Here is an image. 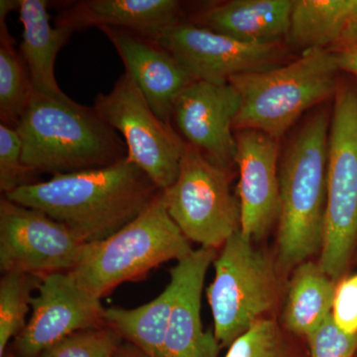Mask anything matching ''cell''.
I'll list each match as a JSON object with an SVG mask.
<instances>
[{
	"label": "cell",
	"instance_id": "cell-13",
	"mask_svg": "<svg viewBox=\"0 0 357 357\" xmlns=\"http://www.w3.org/2000/svg\"><path fill=\"white\" fill-rule=\"evenodd\" d=\"M239 107L241 98L229 82L194 81L176 98L172 121L187 144L230 170L236 164L234 123Z\"/></svg>",
	"mask_w": 357,
	"mask_h": 357
},
{
	"label": "cell",
	"instance_id": "cell-27",
	"mask_svg": "<svg viewBox=\"0 0 357 357\" xmlns=\"http://www.w3.org/2000/svg\"><path fill=\"white\" fill-rule=\"evenodd\" d=\"M36 175L22 161V145L16 129L0 124V190L4 195L33 184Z\"/></svg>",
	"mask_w": 357,
	"mask_h": 357
},
{
	"label": "cell",
	"instance_id": "cell-16",
	"mask_svg": "<svg viewBox=\"0 0 357 357\" xmlns=\"http://www.w3.org/2000/svg\"><path fill=\"white\" fill-rule=\"evenodd\" d=\"M218 250L199 248L171 270L177 295L162 357H218L220 344L215 333L204 332L201 319L204 278Z\"/></svg>",
	"mask_w": 357,
	"mask_h": 357
},
{
	"label": "cell",
	"instance_id": "cell-32",
	"mask_svg": "<svg viewBox=\"0 0 357 357\" xmlns=\"http://www.w3.org/2000/svg\"><path fill=\"white\" fill-rule=\"evenodd\" d=\"M20 1H13V0H1L0 1V20L6 18L7 14L15 9H20Z\"/></svg>",
	"mask_w": 357,
	"mask_h": 357
},
{
	"label": "cell",
	"instance_id": "cell-21",
	"mask_svg": "<svg viewBox=\"0 0 357 357\" xmlns=\"http://www.w3.org/2000/svg\"><path fill=\"white\" fill-rule=\"evenodd\" d=\"M357 22V0H294L287 41L302 53L326 50Z\"/></svg>",
	"mask_w": 357,
	"mask_h": 357
},
{
	"label": "cell",
	"instance_id": "cell-30",
	"mask_svg": "<svg viewBox=\"0 0 357 357\" xmlns=\"http://www.w3.org/2000/svg\"><path fill=\"white\" fill-rule=\"evenodd\" d=\"M328 50L333 54L340 70L357 77V22Z\"/></svg>",
	"mask_w": 357,
	"mask_h": 357
},
{
	"label": "cell",
	"instance_id": "cell-19",
	"mask_svg": "<svg viewBox=\"0 0 357 357\" xmlns=\"http://www.w3.org/2000/svg\"><path fill=\"white\" fill-rule=\"evenodd\" d=\"M48 2L20 0V20L23 25L21 55L29 72L35 93L55 98H67L55 77L59 52L72 36V30L53 27L49 17Z\"/></svg>",
	"mask_w": 357,
	"mask_h": 357
},
{
	"label": "cell",
	"instance_id": "cell-29",
	"mask_svg": "<svg viewBox=\"0 0 357 357\" xmlns=\"http://www.w3.org/2000/svg\"><path fill=\"white\" fill-rule=\"evenodd\" d=\"M332 317L342 332L357 335V273L337 282Z\"/></svg>",
	"mask_w": 357,
	"mask_h": 357
},
{
	"label": "cell",
	"instance_id": "cell-15",
	"mask_svg": "<svg viewBox=\"0 0 357 357\" xmlns=\"http://www.w3.org/2000/svg\"><path fill=\"white\" fill-rule=\"evenodd\" d=\"M100 29L116 49L126 73L157 116L172 124L174 102L195 79L177 58L155 40L121 28L102 26Z\"/></svg>",
	"mask_w": 357,
	"mask_h": 357
},
{
	"label": "cell",
	"instance_id": "cell-10",
	"mask_svg": "<svg viewBox=\"0 0 357 357\" xmlns=\"http://www.w3.org/2000/svg\"><path fill=\"white\" fill-rule=\"evenodd\" d=\"M86 244L43 211L0 201V269L45 278L70 272L81 262Z\"/></svg>",
	"mask_w": 357,
	"mask_h": 357
},
{
	"label": "cell",
	"instance_id": "cell-2",
	"mask_svg": "<svg viewBox=\"0 0 357 357\" xmlns=\"http://www.w3.org/2000/svg\"><path fill=\"white\" fill-rule=\"evenodd\" d=\"M331 117L325 107L312 112L294 134L279 164L280 213L275 261L281 276L321 252Z\"/></svg>",
	"mask_w": 357,
	"mask_h": 357
},
{
	"label": "cell",
	"instance_id": "cell-3",
	"mask_svg": "<svg viewBox=\"0 0 357 357\" xmlns=\"http://www.w3.org/2000/svg\"><path fill=\"white\" fill-rule=\"evenodd\" d=\"M22 161L35 174L79 172L119 163L128 157L126 141L95 107L33 91L16 128Z\"/></svg>",
	"mask_w": 357,
	"mask_h": 357
},
{
	"label": "cell",
	"instance_id": "cell-33",
	"mask_svg": "<svg viewBox=\"0 0 357 357\" xmlns=\"http://www.w3.org/2000/svg\"><path fill=\"white\" fill-rule=\"evenodd\" d=\"M3 357H20L16 356L15 354H6Z\"/></svg>",
	"mask_w": 357,
	"mask_h": 357
},
{
	"label": "cell",
	"instance_id": "cell-12",
	"mask_svg": "<svg viewBox=\"0 0 357 357\" xmlns=\"http://www.w3.org/2000/svg\"><path fill=\"white\" fill-rule=\"evenodd\" d=\"M38 291L32 298L31 318L15 337L16 356L39 357L73 333L105 325L107 309L100 299L82 287L70 272L45 277Z\"/></svg>",
	"mask_w": 357,
	"mask_h": 357
},
{
	"label": "cell",
	"instance_id": "cell-7",
	"mask_svg": "<svg viewBox=\"0 0 357 357\" xmlns=\"http://www.w3.org/2000/svg\"><path fill=\"white\" fill-rule=\"evenodd\" d=\"M328 192L319 264L333 281L349 269L357 248V86L338 84L333 96Z\"/></svg>",
	"mask_w": 357,
	"mask_h": 357
},
{
	"label": "cell",
	"instance_id": "cell-5",
	"mask_svg": "<svg viewBox=\"0 0 357 357\" xmlns=\"http://www.w3.org/2000/svg\"><path fill=\"white\" fill-rule=\"evenodd\" d=\"M191 241L169 215L163 190L142 213L114 236L86 244L81 262L70 271L98 299L124 282L139 280L154 268L191 255Z\"/></svg>",
	"mask_w": 357,
	"mask_h": 357
},
{
	"label": "cell",
	"instance_id": "cell-31",
	"mask_svg": "<svg viewBox=\"0 0 357 357\" xmlns=\"http://www.w3.org/2000/svg\"><path fill=\"white\" fill-rule=\"evenodd\" d=\"M114 357H149L147 356L144 352L141 351L139 349L134 347L133 344L126 342L124 344H121L115 351Z\"/></svg>",
	"mask_w": 357,
	"mask_h": 357
},
{
	"label": "cell",
	"instance_id": "cell-20",
	"mask_svg": "<svg viewBox=\"0 0 357 357\" xmlns=\"http://www.w3.org/2000/svg\"><path fill=\"white\" fill-rule=\"evenodd\" d=\"M337 284L319 262L307 260L296 267L282 312L285 330L304 337L316 331L332 314Z\"/></svg>",
	"mask_w": 357,
	"mask_h": 357
},
{
	"label": "cell",
	"instance_id": "cell-14",
	"mask_svg": "<svg viewBox=\"0 0 357 357\" xmlns=\"http://www.w3.org/2000/svg\"><path fill=\"white\" fill-rule=\"evenodd\" d=\"M241 231L255 243L265 238L280 213L278 140L252 129L236 131Z\"/></svg>",
	"mask_w": 357,
	"mask_h": 357
},
{
	"label": "cell",
	"instance_id": "cell-18",
	"mask_svg": "<svg viewBox=\"0 0 357 357\" xmlns=\"http://www.w3.org/2000/svg\"><path fill=\"white\" fill-rule=\"evenodd\" d=\"M293 4L294 0H230L202 9L190 22L246 43H283Z\"/></svg>",
	"mask_w": 357,
	"mask_h": 357
},
{
	"label": "cell",
	"instance_id": "cell-22",
	"mask_svg": "<svg viewBox=\"0 0 357 357\" xmlns=\"http://www.w3.org/2000/svg\"><path fill=\"white\" fill-rule=\"evenodd\" d=\"M176 295L177 283L171 277L165 290L151 302L135 309L105 310V325L147 356L162 357Z\"/></svg>",
	"mask_w": 357,
	"mask_h": 357
},
{
	"label": "cell",
	"instance_id": "cell-23",
	"mask_svg": "<svg viewBox=\"0 0 357 357\" xmlns=\"http://www.w3.org/2000/svg\"><path fill=\"white\" fill-rule=\"evenodd\" d=\"M6 20H0V119L3 126L16 129L34 91Z\"/></svg>",
	"mask_w": 357,
	"mask_h": 357
},
{
	"label": "cell",
	"instance_id": "cell-17",
	"mask_svg": "<svg viewBox=\"0 0 357 357\" xmlns=\"http://www.w3.org/2000/svg\"><path fill=\"white\" fill-rule=\"evenodd\" d=\"M183 21L182 3L176 0H84L59 13L56 26L73 32L107 26L154 39Z\"/></svg>",
	"mask_w": 357,
	"mask_h": 357
},
{
	"label": "cell",
	"instance_id": "cell-1",
	"mask_svg": "<svg viewBox=\"0 0 357 357\" xmlns=\"http://www.w3.org/2000/svg\"><path fill=\"white\" fill-rule=\"evenodd\" d=\"M161 191L126 159L109 167L52 176L4 195L63 223L84 243L105 241L139 217Z\"/></svg>",
	"mask_w": 357,
	"mask_h": 357
},
{
	"label": "cell",
	"instance_id": "cell-25",
	"mask_svg": "<svg viewBox=\"0 0 357 357\" xmlns=\"http://www.w3.org/2000/svg\"><path fill=\"white\" fill-rule=\"evenodd\" d=\"M225 357H299L273 319L265 318L255 324L229 347Z\"/></svg>",
	"mask_w": 357,
	"mask_h": 357
},
{
	"label": "cell",
	"instance_id": "cell-9",
	"mask_svg": "<svg viewBox=\"0 0 357 357\" xmlns=\"http://www.w3.org/2000/svg\"><path fill=\"white\" fill-rule=\"evenodd\" d=\"M98 115L123 136L128 158L160 190L177 180L185 142L172 124L160 119L146 98L124 72L109 93L96 96Z\"/></svg>",
	"mask_w": 357,
	"mask_h": 357
},
{
	"label": "cell",
	"instance_id": "cell-8",
	"mask_svg": "<svg viewBox=\"0 0 357 357\" xmlns=\"http://www.w3.org/2000/svg\"><path fill=\"white\" fill-rule=\"evenodd\" d=\"M230 171L185 143L177 180L163 190L169 215L202 248L218 250L241 230V204L230 189Z\"/></svg>",
	"mask_w": 357,
	"mask_h": 357
},
{
	"label": "cell",
	"instance_id": "cell-11",
	"mask_svg": "<svg viewBox=\"0 0 357 357\" xmlns=\"http://www.w3.org/2000/svg\"><path fill=\"white\" fill-rule=\"evenodd\" d=\"M155 41L177 58L195 81L225 83L246 73L286 64L283 43H246L183 21L160 33Z\"/></svg>",
	"mask_w": 357,
	"mask_h": 357
},
{
	"label": "cell",
	"instance_id": "cell-28",
	"mask_svg": "<svg viewBox=\"0 0 357 357\" xmlns=\"http://www.w3.org/2000/svg\"><path fill=\"white\" fill-rule=\"evenodd\" d=\"M310 357H356L357 335L342 332L332 314L306 337Z\"/></svg>",
	"mask_w": 357,
	"mask_h": 357
},
{
	"label": "cell",
	"instance_id": "cell-6",
	"mask_svg": "<svg viewBox=\"0 0 357 357\" xmlns=\"http://www.w3.org/2000/svg\"><path fill=\"white\" fill-rule=\"evenodd\" d=\"M215 279L206 290L213 333L222 347H229L280 299L276 261L239 230L220 248L213 262Z\"/></svg>",
	"mask_w": 357,
	"mask_h": 357
},
{
	"label": "cell",
	"instance_id": "cell-34",
	"mask_svg": "<svg viewBox=\"0 0 357 357\" xmlns=\"http://www.w3.org/2000/svg\"><path fill=\"white\" fill-rule=\"evenodd\" d=\"M356 357H357V354H356Z\"/></svg>",
	"mask_w": 357,
	"mask_h": 357
},
{
	"label": "cell",
	"instance_id": "cell-4",
	"mask_svg": "<svg viewBox=\"0 0 357 357\" xmlns=\"http://www.w3.org/2000/svg\"><path fill=\"white\" fill-rule=\"evenodd\" d=\"M338 72L326 49L304 52L297 60L264 72L230 77L241 98L234 132L252 129L280 139L307 110L333 98Z\"/></svg>",
	"mask_w": 357,
	"mask_h": 357
},
{
	"label": "cell",
	"instance_id": "cell-24",
	"mask_svg": "<svg viewBox=\"0 0 357 357\" xmlns=\"http://www.w3.org/2000/svg\"><path fill=\"white\" fill-rule=\"evenodd\" d=\"M42 278L34 275L10 272L0 281V357L6 354L9 340L17 337L26 325L31 294L38 289Z\"/></svg>",
	"mask_w": 357,
	"mask_h": 357
},
{
	"label": "cell",
	"instance_id": "cell-26",
	"mask_svg": "<svg viewBox=\"0 0 357 357\" xmlns=\"http://www.w3.org/2000/svg\"><path fill=\"white\" fill-rule=\"evenodd\" d=\"M121 337L105 325L73 333L39 357H114Z\"/></svg>",
	"mask_w": 357,
	"mask_h": 357
}]
</instances>
